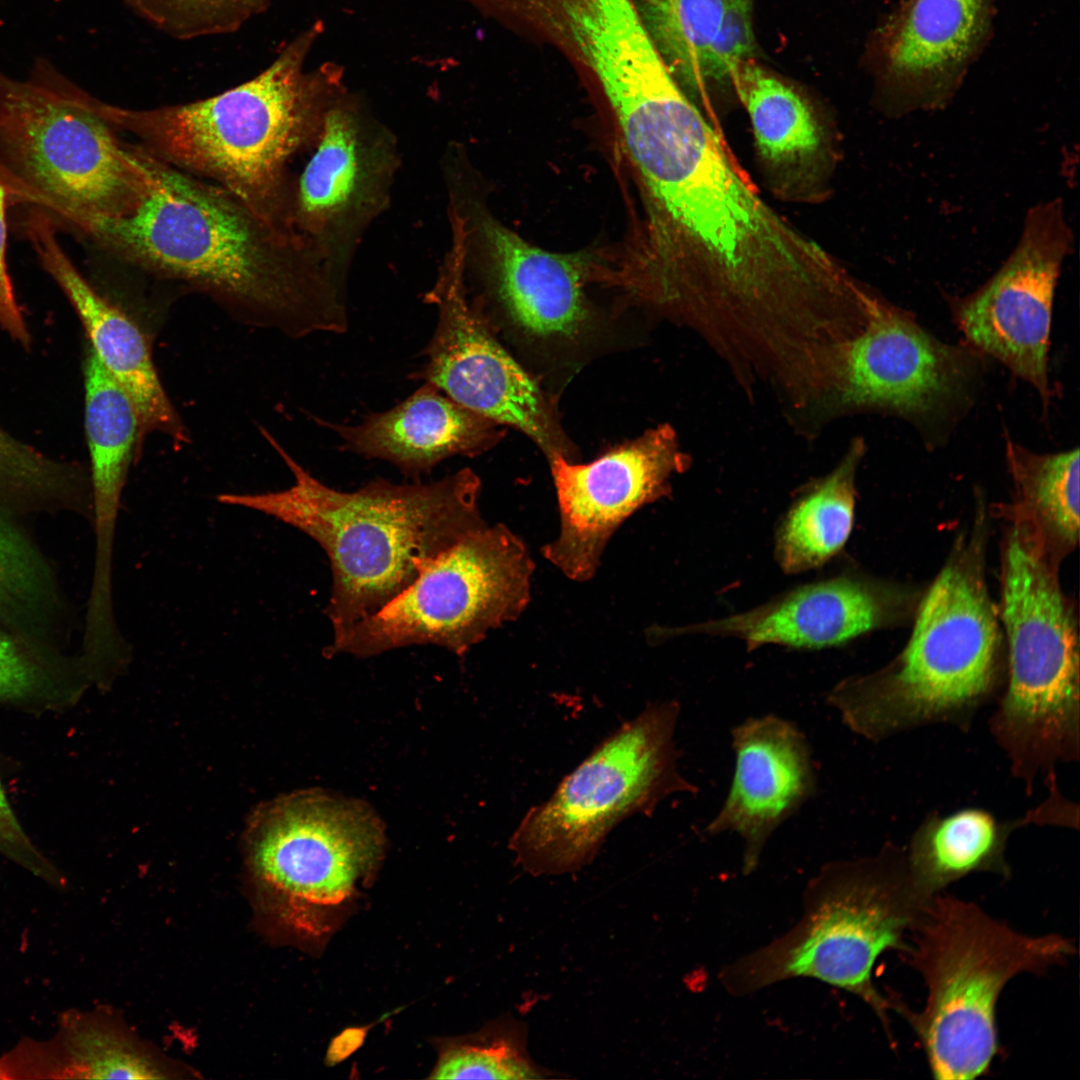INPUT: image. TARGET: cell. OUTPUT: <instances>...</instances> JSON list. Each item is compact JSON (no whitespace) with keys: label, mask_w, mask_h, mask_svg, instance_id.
Returning <instances> with one entry per match:
<instances>
[{"label":"cell","mask_w":1080,"mask_h":1080,"mask_svg":"<svg viewBox=\"0 0 1080 1080\" xmlns=\"http://www.w3.org/2000/svg\"><path fill=\"white\" fill-rule=\"evenodd\" d=\"M144 152L152 183L141 202L70 234L155 279L207 296L245 325L292 338L347 330L346 289L296 235L222 187Z\"/></svg>","instance_id":"cell-1"},{"label":"cell","mask_w":1080,"mask_h":1080,"mask_svg":"<svg viewBox=\"0 0 1080 1080\" xmlns=\"http://www.w3.org/2000/svg\"><path fill=\"white\" fill-rule=\"evenodd\" d=\"M294 477L289 488L222 493L217 501L272 516L326 553L332 587L325 608L333 636L373 615L410 586L443 552L487 523L481 480L463 468L439 480L395 484L375 479L352 491L329 487L265 430Z\"/></svg>","instance_id":"cell-2"},{"label":"cell","mask_w":1080,"mask_h":1080,"mask_svg":"<svg viewBox=\"0 0 1080 1080\" xmlns=\"http://www.w3.org/2000/svg\"><path fill=\"white\" fill-rule=\"evenodd\" d=\"M320 32L313 25L257 76L220 94L145 109L105 102V115L156 159L222 187L291 232V164L309 150L327 109L347 90L336 64L305 69Z\"/></svg>","instance_id":"cell-3"},{"label":"cell","mask_w":1080,"mask_h":1080,"mask_svg":"<svg viewBox=\"0 0 1080 1080\" xmlns=\"http://www.w3.org/2000/svg\"><path fill=\"white\" fill-rule=\"evenodd\" d=\"M151 183L143 149L49 59L36 58L24 79L0 71V185L11 205L37 208L67 232L130 212Z\"/></svg>","instance_id":"cell-4"},{"label":"cell","mask_w":1080,"mask_h":1080,"mask_svg":"<svg viewBox=\"0 0 1080 1080\" xmlns=\"http://www.w3.org/2000/svg\"><path fill=\"white\" fill-rule=\"evenodd\" d=\"M975 522L923 598L911 637L888 667L839 681L825 697L870 740L973 704L990 689L1001 640Z\"/></svg>","instance_id":"cell-5"},{"label":"cell","mask_w":1080,"mask_h":1080,"mask_svg":"<svg viewBox=\"0 0 1080 1080\" xmlns=\"http://www.w3.org/2000/svg\"><path fill=\"white\" fill-rule=\"evenodd\" d=\"M906 953L924 979L920 1012L891 1001L917 1034L931 1073L939 1080L985 1074L998 1052L995 1010L1009 980L1041 973L1076 953L1059 934L1017 932L974 903L938 893L921 909Z\"/></svg>","instance_id":"cell-6"},{"label":"cell","mask_w":1080,"mask_h":1080,"mask_svg":"<svg viewBox=\"0 0 1080 1080\" xmlns=\"http://www.w3.org/2000/svg\"><path fill=\"white\" fill-rule=\"evenodd\" d=\"M802 896L799 920L724 965L721 986L744 997L789 979L813 978L859 997L891 1037V1002L875 987L872 969L886 951L908 952L906 935L924 906L912 891L906 859L889 848L874 857L831 861Z\"/></svg>","instance_id":"cell-7"},{"label":"cell","mask_w":1080,"mask_h":1080,"mask_svg":"<svg viewBox=\"0 0 1080 1080\" xmlns=\"http://www.w3.org/2000/svg\"><path fill=\"white\" fill-rule=\"evenodd\" d=\"M1055 567L1042 540L1016 515L1003 549L1001 619L1010 672L997 722L1022 764L1054 760L1077 747L1078 629Z\"/></svg>","instance_id":"cell-8"},{"label":"cell","mask_w":1080,"mask_h":1080,"mask_svg":"<svg viewBox=\"0 0 1080 1080\" xmlns=\"http://www.w3.org/2000/svg\"><path fill=\"white\" fill-rule=\"evenodd\" d=\"M679 715L676 700L650 704L597 745L520 821L510 839L519 865L536 876L577 871L627 817L650 815L672 794H696L677 766Z\"/></svg>","instance_id":"cell-9"},{"label":"cell","mask_w":1080,"mask_h":1080,"mask_svg":"<svg viewBox=\"0 0 1080 1080\" xmlns=\"http://www.w3.org/2000/svg\"><path fill=\"white\" fill-rule=\"evenodd\" d=\"M533 570L517 535L503 524H486L440 554L376 613L332 638L324 654L370 657L431 644L463 655L522 614Z\"/></svg>","instance_id":"cell-10"},{"label":"cell","mask_w":1080,"mask_h":1080,"mask_svg":"<svg viewBox=\"0 0 1080 1080\" xmlns=\"http://www.w3.org/2000/svg\"><path fill=\"white\" fill-rule=\"evenodd\" d=\"M249 839L266 911L303 939H319L336 926L382 844L377 825L362 809L312 793L266 808Z\"/></svg>","instance_id":"cell-11"},{"label":"cell","mask_w":1080,"mask_h":1080,"mask_svg":"<svg viewBox=\"0 0 1080 1080\" xmlns=\"http://www.w3.org/2000/svg\"><path fill=\"white\" fill-rule=\"evenodd\" d=\"M308 158L291 176L289 229L346 287L365 233L388 208L400 167L395 135L345 90L327 109Z\"/></svg>","instance_id":"cell-12"},{"label":"cell","mask_w":1080,"mask_h":1080,"mask_svg":"<svg viewBox=\"0 0 1080 1080\" xmlns=\"http://www.w3.org/2000/svg\"><path fill=\"white\" fill-rule=\"evenodd\" d=\"M424 300L437 309L426 361L411 375L431 383L465 408L520 431L547 459L574 461L575 449L550 395L506 350L478 304L467 294L461 232L452 227L447 252Z\"/></svg>","instance_id":"cell-13"},{"label":"cell","mask_w":1080,"mask_h":1080,"mask_svg":"<svg viewBox=\"0 0 1080 1080\" xmlns=\"http://www.w3.org/2000/svg\"><path fill=\"white\" fill-rule=\"evenodd\" d=\"M982 359L967 344L939 340L877 295L865 326L843 347L836 411L886 412L929 436L967 406Z\"/></svg>","instance_id":"cell-14"},{"label":"cell","mask_w":1080,"mask_h":1080,"mask_svg":"<svg viewBox=\"0 0 1080 1080\" xmlns=\"http://www.w3.org/2000/svg\"><path fill=\"white\" fill-rule=\"evenodd\" d=\"M472 224L494 304L490 325L545 368H578L606 330L586 294L589 257L533 246L487 213Z\"/></svg>","instance_id":"cell-15"},{"label":"cell","mask_w":1080,"mask_h":1080,"mask_svg":"<svg viewBox=\"0 0 1080 1080\" xmlns=\"http://www.w3.org/2000/svg\"><path fill=\"white\" fill-rule=\"evenodd\" d=\"M1072 248L1062 199L1040 202L1028 210L1014 250L992 278L949 301L965 344L1033 386L1044 409L1051 397L1048 352L1055 290Z\"/></svg>","instance_id":"cell-16"},{"label":"cell","mask_w":1080,"mask_h":1080,"mask_svg":"<svg viewBox=\"0 0 1080 1080\" xmlns=\"http://www.w3.org/2000/svg\"><path fill=\"white\" fill-rule=\"evenodd\" d=\"M548 461L560 531L542 548V554L564 575L579 582L595 575L618 527L642 506L667 496L672 476L688 466V457L668 424L650 429L589 463L578 464L562 456Z\"/></svg>","instance_id":"cell-17"},{"label":"cell","mask_w":1080,"mask_h":1080,"mask_svg":"<svg viewBox=\"0 0 1080 1080\" xmlns=\"http://www.w3.org/2000/svg\"><path fill=\"white\" fill-rule=\"evenodd\" d=\"M998 0H904L876 28L870 54L888 115L945 108L991 40Z\"/></svg>","instance_id":"cell-18"},{"label":"cell","mask_w":1080,"mask_h":1080,"mask_svg":"<svg viewBox=\"0 0 1080 1080\" xmlns=\"http://www.w3.org/2000/svg\"><path fill=\"white\" fill-rule=\"evenodd\" d=\"M734 774L727 797L705 833H736L743 842L742 872L755 871L771 835L817 792L809 742L792 721L773 713L731 730Z\"/></svg>","instance_id":"cell-19"},{"label":"cell","mask_w":1080,"mask_h":1080,"mask_svg":"<svg viewBox=\"0 0 1080 1080\" xmlns=\"http://www.w3.org/2000/svg\"><path fill=\"white\" fill-rule=\"evenodd\" d=\"M20 224L41 266L73 306L88 343L131 398L139 416L142 440L147 434L159 433L175 446L189 443V432L157 373L144 329L79 272L44 212L25 208Z\"/></svg>","instance_id":"cell-20"},{"label":"cell","mask_w":1080,"mask_h":1080,"mask_svg":"<svg viewBox=\"0 0 1080 1080\" xmlns=\"http://www.w3.org/2000/svg\"><path fill=\"white\" fill-rule=\"evenodd\" d=\"M895 612L896 595L888 587L839 575L797 587L742 613L662 631L669 636L734 637L748 650L767 644L810 650L842 645L888 624Z\"/></svg>","instance_id":"cell-21"},{"label":"cell","mask_w":1080,"mask_h":1080,"mask_svg":"<svg viewBox=\"0 0 1080 1080\" xmlns=\"http://www.w3.org/2000/svg\"><path fill=\"white\" fill-rule=\"evenodd\" d=\"M316 422L336 433L342 451L387 461L414 479L430 474L450 457L480 455L503 437L500 425L427 382L398 405L371 413L360 424Z\"/></svg>","instance_id":"cell-22"},{"label":"cell","mask_w":1080,"mask_h":1080,"mask_svg":"<svg viewBox=\"0 0 1080 1080\" xmlns=\"http://www.w3.org/2000/svg\"><path fill=\"white\" fill-rule=\"evenodd\" d=\"M729 82L750 117L771 188L790 200L817 199L834 159L827 132L811 105L752 58L731 69Z\"/></svg>","instance_id":"cell-23"},{"label":"cell","mask_w":1080,"mask_h":1080,"mask_svg":"<svg viewBox=\"0 0 1080 1080\" xmlns=\"http://www.w3.org/2000/svg\"><path fill=\"white\" fill-rule=\"evenodd\" d=\"M85 430L90 453V486L95 532L91 590L113 589V548L121 496L128 472L141 447L135 406L116 379L86 346L84 359Z\"/></svg>","instance_id":"cell-24"},{"label":"cell","mask_w":1080,"mask_h":1080,"mask_svg":"<svg viewBox=\"0 0 1080 1080\" xmlns=\"http://www.w3.org/2000/svg\"><path fill=\"white\" fill-rule=\"evenodd\" d=\"M160 1070L96 1012L63 1011L47 1039L23 1037L0 1055V1080L157 1079Z\"/></svg>","instance_id":"cell-25"},{"label":"cell","mask_w":1080,"mask_h":1080,"mask_svg":"<svg viewBox=\"0 0 1080 1080\" xmlns=\"http://www.w3.org/2000/svg\"><path fill=\"white\" fill-rule=\"evenodd\" d=\"M866 450L854 439L839 464L788 509L776 532L775 555L787 574L818 568L845 545L852 530L855 477Z\"/></svg>","instance_id":"cell-26"},{"label":"cell","mask_w":1080,"mask_h":1080,"mask_svg":"<svg viewBox=\"0 0 1080 1080\" xmlns=\"http://www.w3.org/2000/svg\"><path fill=\"white\" fill-rule=\"evenodd\" d=\"M1005 835L994 818L968 809L930 820L915 835L906 858L912 891L925 905L950 883L979 871L1007 875Z\"/></svg>","instance_id":"cell-27"},{"label":"cell","mask_w":1080,"mask_h":1080,"mask_svg":"<svg viewBox=\"0 0 1080 1080\" xmlns=\"http://www.w3.org/2000/svg\"><path fill=\"white\" fill-rule=\"evenodd\" d=\"M18 520L0 514V626L60 646L64 594L50 561Z\"/></svg>","instance_id":"cell-28"},{"label":"cell","mask_w":1080,"mask_h":1080,"mask_svg":"<svg viewBox=\"0 0 1080 1080\" xmlns=\"http://www.w3.org/2000/svg\"><path fill=\"white\" fill-rule=\"evenodd\" d=\"M1005 451L1016 492L1015 512L1056 559L1079 538V449L1038 454L1007 438Z\"/></svg>","instance_id":"cell-29"},{"label":"cell","mask_w":1080,"mask_h":1080,"mask_svg":"<svg viewBox=\"0 0 1080 1080\" xmlns=\"http://www.w3.org/2000/svg\"><path fill=\"white\" fill-rule=\"evenodd\" d=\"M92 685L79 655L0 626V706L32 714L72 708Z\"/></svg>","instance_id":"cell-30"},{"label":"cell","mask_w":1080,"mask_h":1080,"mask_svg":"<svg viewBox=\"0 0 1080 1080\" xmlns=\"http://www.w3.org/2000/svg\"><path fill=\"white\" fill-rule=\"evenodd\" d=\"M90 477L0 428V514L73 513L92 521Z\"/></svg>","instance_id":"cell-31"},{"label":"cell","mask_w":1080,"mask_h":1080,"mask_svg":"<svg viewBox=\"0 0 1080 1080\" xmlns=\"http://www.w3.org/2000/svg\"><path fill=\"white\" fill-rule=\"evenodd\" d=\"M732 0H634L642 24L676 82L704 85V70Z\"/></svg>","instance_id":"cell-32"},{"label":"cell","mask_w":1080,"mask_h":1080,"mask_svg":"<svg viewBox=\"0 0 1080 1080\" xmlns=\"http://www.w3.org/2000/svg\"><path fill=\"white\" fill-rule=\"evenodd\" d=\"M552 1073L537 1065L527 1048L526 1025L502 1017L481 1032L449 1043L433 1070L434 1079H541Z\"/></svg>","instance_id":"cell-33"},{"label":"cell","mask_w":1080,"mask_h":1080,"mask_svg":"<svg viewBox=\"0 0 1080 1080\" xmlns=\"http://www.w3.org/2000/svg\"><path fill=\"white\" fill-rule=\"evenodd\" d=\"M121 1L154 29L177 40L234 33L271 3V0Z\"/></svg>","instance_id":"cell-34"},{"label":"cell","mask_w":1080,"mask_h":1080,"mask_svg":"<svg viewBox=\"0 0 1080 1080\" xmlns=\"http://www.w3.org/2000/svg\"><path fill=\"white\" fill-rule=\"evenodd\" d=\"M753 50L752 0H732L707 56L704 85L729 81L731 69Z\"/></svg>","instance_id":"cell-35"},{"label":"cell","mask_w":1080,"mask_h":1080,"mask_svg":"<svg viewBox=\"0 0 1080 1080\" xmlns=\"http://www.w3.org/2000/svg\"><path fill=\"white\" fill-rule=\"evenodd\" d=\"M0 855L47 884L64 889L63 872L33 842L14 811L0 773Z\"/></svg>","instance_id":"cell-36"},{"label":"cell","mask_w":1080,"mask_h":1080,"mask_svg":"<svg viewBox=\"0 0 1080 1080\" xmlns=\"http://www.w3.org/2000/svg\"><path fill=\"white\" fill-rule=\"evenodd\" d=\"M9 206V198L0 185V328L22 345L28 346L30 334L13 291L6 260Z\"/></svg>","instance_id":"cell-37"}]
</instances>
